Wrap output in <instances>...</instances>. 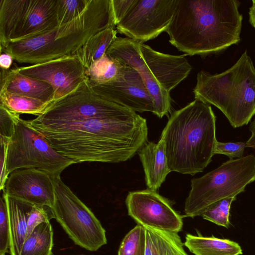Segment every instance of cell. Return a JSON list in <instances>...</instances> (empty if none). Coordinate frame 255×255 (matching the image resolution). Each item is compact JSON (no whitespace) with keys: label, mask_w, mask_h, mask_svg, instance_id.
Here are the masks:
<instances>
[{"label":"cell","mask_w":255,"mask_h":255,"mask_svg":"<svg viewBox=\"0 0 255 255\" xmlns=\"http://www.w3.org/2000/svg\"><path fill=\"white\" fill-rule=\"evenodd\" d=\"M30 126L56 151L75 163L126 161L147 141L146 120L136 113L110 118Z\"/></svg>","instance_id":"1"},{"label":"cell","mask_w":255,"mask_h":255,"mask_svg":"<svg viewBox=\"0 0 255 255\" xmlns=\"http://www.w3.org/2000/svg\"><path fill=\"white\" fill-rule=\"evenodd\" d=\"M240 4L237 0H178L166 31L169 41L187 55L224 51L241 40Z\"/></svg>","instance_id":"2"},{"label":"cell","mask_w":255,"mask_h":255,"mask_svg":"<svg viewBox=\"0 0 255 255\" xmlns=\"http://www.w3.org/2000/svg\"><path fill=\"white\" fill-rule=\"evenodd\" d=\"M216 120L211 106L195 99L171 114L160 137L171 171H203L214 155Z\"/></svg>","instance_id":"3"},{"label":"cell","mask_w":255,"mask_h":255,"mask_svg":"<svg viewBox=\"0 0 255 255\" xmlns=\"http://www.w3.org/2000/svg\"><path fill=\"white\" fill-rule=\"evenodd\" d=\"M116 26L112 0H91L68 23L43 34L10 42L0 49L20 63L35 64L74 54L94 35Z\"/></svg>","instance_id":"4"},{"label":"cell","mask_w":255,"mask_h":255,"mask_svg":"<svg viewBox=\"0 0 255 255\" xmlns=\"http://www.w3.org/2000/svg\"><path fill=\"white\" fill-rule=\"evenodd\" d=\"M194 98L219 109L234 128L247 125L255 114V68L246 50L231 67L197 75Z\"/></svg>","instance_id":"5"},{"label":"cell","mask_w":255,"mask_h":255,"mask_svg":"<svg viewBox=\"0 0 255 255\" xmlns=\"http://www.w3.org/2000/svg\"><path fill=\"white\" fill-rule=\"evenodd\" d=\"M255 181V156L230 159L203 176L191 180L185 202L186 217L201 216L219 201L236 197Z\"/></svg>","instance_id":"6"},{"label":"cell","mask_w":255,"mask_h":255,"mask_svg":"<svg viewBox=\"0 0 255 255\" xmlns=\"http://www.w3.org/2000/svg\"><path fill=\"white\" fill-rule=\"evenodd\" d=\"M58 0H0V48L58 27Z\"/></svg>","instance_id":"7"},{"label":"cell","mask_w":255,"mask_h":255,"mask_svg":"<svg viewBox=\"0 0 255 255\" xmlns=\"http://www.w3.org/2000/svg\"><path fill=\"white\" fill-rule=\"evenodd\" d=\"M55 219L74 244L95 252L107 244L106 231L92 211L62 181L52 176Z\"/></svg>","instance_id":"8"},{"label":"cell","mask_w":255,"mask_h":255,"mask_svg":"<svg viewBox=\"0 0 255 255\" xmlns=\"http://www.w3.org/2000/svg\"><path fill=\"white\" fill-rule=\"evenodd\" d=\"M74 163L56 151L28 121L20 117L17 119L8 145L7 177L14 170L25 168L38 169L52 176L60 175L63 170Z\"/></svg>","instance_id":"9"},{"label":"cell","mask_w":255,"mask_h":255,"mask_svg":"<svg viewBox=\"0 0 255 255\" xmlns=\"http://www.w3.org/2000/svg\"><path fill=\"white\" fill-rule=\"evenodd\" d=\"M134 113L95 93L87 79L70 94L51 103L41 115L28 122L30 125H49Z\"/></svg>","instance_id":"10"},{"label":"cell","mask_w":255,"mask_h":255,"mask_svg":"<svg viewBox=\"0 0 255 255\" xmlns=\"http://www.w3.org/2000/svg\"><path fill=\"white\" fill-rule=\"evenodd\" d=\"M178 0H134L116 25L118 32L143 43L166 31Z\"/></svg>","instance_id":"11"},{"label":"cell","mask_w":255,"mask_h":255,"mask_svg":"<svg viewBox=\"0 0 255 255\" xmlns=\"http://www.w3.org/2000/svg\"><path fill=\"white\" fill-rule=\"evenodd\" d=\"M126 204L128 215L138 225L176 233L182 230V217L156 191L147 189L129 192Z\"/></svg>","instance_id":"12"},{"label":"cell","mask_w":255,"mask_h":255,"mask_svg":"<svg viewBox=\"0 0 255 255\" xmlns=\"http://www.w3.org/2000/svg\"><path fill=\"white\" fill-rule=\"evenodd\" d=\"M16 68L23 75L49 84L54 91L55 101L70 94L88 79L86 69L74 55Z\"/></svg>","instance_id":"13"},{"label":"cell","mask_w":255,"mask_h":255,"mask_svg":"<svg viewBox=\"0 0 255 255\" xmlns=\"http://www.w3.org/2000/svg\"><path fill=\"white\" fill-rule=\"evenodd\" d=\"M90 85L97 94L128 109L135 112L155 113L153 100L141 77L128 65H125L122 74L117 80Z\"/></svg>","instance_id":"14"},{"label":"cell","mask_w":255,"mask_h":255,"mask_svg":"<svg viewBox=\"0 0 255 255\" xmlns=\"http://www.w3.org/2000/svg\"><path fill=\"white\" fill-rule=\"evenodd\" d=\"M140 43L128 37H117L106 54L138 72L153 100L154 115L162 118L170 112L171 98L170 93L157 81L143 59L140 50Z\"/></svg>","instance_id":"15"},{"label":"cell","mask_w":255,"mask_h":255,"mask_svg":"<svg viewBox=\"0 0 255 255\" xmlns=\"http://www.w3.org/2000/svg\"><path fill=\"white\" fill-rule=\"evenodd\" d=\"M3 192L34 205L52 207L55 190L52 176L35 168L17 169L8 176Z\"/></svg>","instance_id":"16"},{"label":"cell","mask_w":255,"mask_h":255,"mask_svg":"<svg viewBox=\"0 0 255 255\" xmlns=\"http://www.w3.org/2000/svg\"><path fill=\"white\" fill-rule=\"evenodd\" d=\"M140 50L143 59L160 86L170 91L189 74L192 66L185 56L164 54L153 50L142 42Z\"/></svg>","instance_id":"17"},{"label":"cell","mask_w":255,"mask_h":255,"mask_svg":"<svg viewBox=\"0 0 255 255\" xmlns=\"http://www.w3.org/2000/svg\"><path fill=\"white\" fill-rule=\"evenodd\" d=\"M16 65L8 70L0 69V91L22 95L51 103L55 101L53 87L48 83L23 75Z\"/></svg>","instance_id":"18"},{"label":"cell","mask_w":255,"mask_h":255,"mask_svg":"<svg viewBox=\"0 0 255 255\" xmlns=\"http://www.w3.org/2000/svg\"><path fill=\"white\" fill-rule=\"evenodd\" d=\"M147 189L156 191L171 171L162 139L157 143L147 142L138 151Z\"/></svg>","instance_id":"19"},{"label":"cell","mask_w":255,"mask_h":255,"mask_svg":"<svg viewBox=\"0 0 255 255\" xmlns=\"http://www.w3.org/2000/svg\"><path fill=\"white\" fill-rule=\"evenodd\" d=\"M8 212L10 255H20L25 241L27 222L34 204L15 198L3 192Z\"/></svg>","instance_id":"20"},{"label":"cell","mask_w":255,"mask_h":255,"mask_svg":"<svg viewBox=\"0 0 255 255\" xmlns=\"http://www.w3.org/2000/svg\"><path fill=\"white\" fill-rule=\"evenodd\" d=\"M184 246L195 255H241L243 251L236 242L214 237L187 234Z\"/></svg>","instance_id":"21"},{"label":"cell","mask_w":255,"mask_h":255,"mask_svg":"<svg viewBox=\"0 0 255 255\" xmlns=\"http://www.w3.org/2000/svg\"><path fill=\"white\" fill-rule=\"evenodd\" d=\"M144 228L145 255H189L178 233Z\"/></svg>","instance_id":"22"},{"label":"cell","mask_w":255,"mask_h":255,"mask_svg":"<svg viewBox=\"0 0 255 255\" xmlns=\"http://www.w3.org/2000/svg\"><path fill=\"white\" fill-rule=\"evenodd\" d=\"M117 30L113 28L104 29L92 37L74 54L86 70L106 53L117 37Z\"/></svg>","instance_id":"23"},{"label":"cell","mask_w":255,"mask_h":255,"mask_svg":"<svg viewBox=\"0 0 255 255\" xmlns=\"http://www.w3.org/2000/svg\"><path fill=\"white\" fill-rule=\"evenodd\" d=\"M53 231L50 222L42 223L25 240L20 255H52Z\"/></svg>","instance_id":"24"},{"label":"cell","mask_w":255,"mask_h":255,"mask_svg":"<svg viewBox=\"0 0 255 255\" xmlns=\"http://www.w3.org/2000/svg\"><path fill=\"white\" fill-rule=\"evenodd\" d=\"M124 67V64L106 53L94 62L86 72L90 84H100L117 80L122 74Z\"/></svg>","instance_id":"25"},{"label":"cell","mask_w":255,"mask_h":255,"mask_svg":"<svg viewBox=\"0 0 255 255\" xmlns=\"http://www.w3.org/2000/svg\"><path fill=\"white\" fill-rule=\"evenodd\" d=\"M0 104L16 113L31 114L38 117L44 112L51 103L33 98L0 91Z\"/></svg>","instance_id":"26"},{"label":"cell","mask_w":255,"mask_h":255,"mask_svg":"<svg viewBox=\"0 0 255 255\" xmlns=\"http://www.w3.org/2000/svg\"><path fill=\"white\" fill-rule=\"evenodd\" d=\"M145 228L137 224L124 238L118 255H145Z\"/></svg>","instance_id":"27"},{"label":"cell","mask_w":255,"mask_h":255,"mask_svg":"<svg viewBox=\"0 0 255 255\" xmlns=\"http://www.w3.org/2000/svg\"><path fill=\"white\" fill-rule=\"evenodd\" d=\"M91 0H58V26H63L81 15Z\"/></svg>","instance_id":"28"},{"label":"cell","mask_w":255,"mask_h":255,"mask_svg":"<svg viewBox=\"0 0 255 255\" xmlns=\"http://www.w3.org/2000/svg\"><path fill=\"white\" fill-rule=\"evenodd\" d=\"M236 199V197L227 198L215 203L201 216L205 220L226 228L230 225L229 215L231 204Z\"/></svg>","instance_id":"29"},{"label":"cell","mask_w":255,"mask_h":255,"mask_svg":"<svg viewBox=\"0 0 255 255\" xmlns=\"http://www.w3.org/2000/svg\"><path fill=\"white\" fill-rule=\"evenodd\" d=\"M52 219H55V215L51 207L34 205L27 222L25 239L31 234L36 226L42 223L50 222Z\"/></svg>","instance_id":"30"},{"label":"cell","mask_w":255,"mask_h":255,"mask_svg":"<svg viewBox=\"0 0 255 255\" xmlns=\"http://www.w3.org/2000/svg\"><path fill=\"white\" fill-rule=\"evenodd\" d=\"M10 247V231L7 205L3 195L0 201V255H5Z\"/></svg>","instance_id":"31"},{"label":"cell","mask_w":255,"mask_h":255,"mask_svg":"<svg viewBox=\"0 0 255 255\" xmlns=\"http://www.w3.org/2000/svg\"><path fill=\"white\" fill-rule=\"evenodd\" d=\"M20 114L12 112L0 104V137L9 139L12 136L15 124Z\"/></svg>","instance_id":"32"},{"label":"cell","mask_w":255,"mask_h":255,"mask_svg":"<svg viewBox=\"0 0 255 255\" xmlns=\"http://www.w3.org/2000/svg\"><path fill=\"white\" fill-rule=\"evenodd\" d=\"M246 143L244 142H222L217 141L214 154H224L230 159L233 158H240L243 157Z\"/></svg>","instance_id":"33"},{"label":"cell","mask_w":255,"mask_h":255,"mask_svg":"<svg viewBox=\"0 0 255 255\" xmlns=\"http://www.w3.org/2000/svg\"><path fill=\"white\" fill-rule=\"evenodd\" d=\"M9 139L0 137V189L2 191L8 178L6 174V157Z\"/></svg>","instance_id":"34"},{"label":"cell","mask_w":255,"mask_h":255,"mask_svg":"<svg viewBox=\"0 0 255 255\" xmlns=\"http://www.w3.org/2000/svg\"><path fill=\"white\" fill-rule=\"evenodd\" d=\"M134 0H112V6L116 25L125 16Z\"/></svg>","instance_id":"35"},{"label":"cell","mask_w":255,"mask_h":255,"mask_svg":"<svg viewBox=\"0 0 255 255\" xmlns=\"http://www.w3.org/2000/svg\"><path fill=\"white\" fill-rule=\"evenodd\" d=\"M13 58L11 56L6 53L0 54V69L8 70L11 67Z\"/></svg>","instance_id":"36"},{"label":"cell","mask_w":255,"mask_h":255,"mask_svg":"<svg viewBox=\"0 0 255 255\" xmlns=\"http://www.w3.org/2000/svg\"><path fill=\"white\" fill-rule=\"evenodd\" d=\"M249 129L252 134L249 139L246 142V146L254 148L255 151V118L251 122Z\"/></svg>","instance_id":"37"},{"label":"cell","mask_w":255,"mask_h":255,"mask_svg":"<svg viewBox=\"0 0 255 255\" xmlns=\"http://www.w3.org/2000/svg\"><path fill=\"white\" fill-rule=\"evenodd\" d=\"M249 22L255 29V0H252V5L249 9Z\"/></svg>","instance_id":"38"}]
</instances>
